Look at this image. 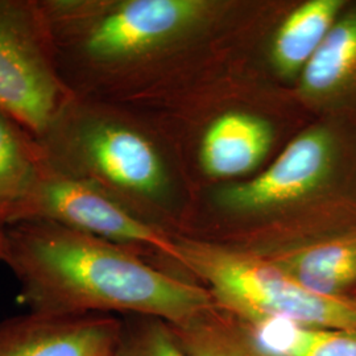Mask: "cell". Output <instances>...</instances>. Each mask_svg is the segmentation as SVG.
<instances>
[{"instance_id": "obj_7", "label": "cell", "mask_w": 356, "mask_h": 356, "mask_svg": "<svg viewBox=\"0 0 356 356\" xmlns=\"http://www.w3.org/2000/svg\"><path fill=\"white\" fill-rule=\"evenodd\" d=\"M341 147L329 127L306 129L259 176L220 193V204L235 211H260L323 191L339 164Z\"/></svg>"}, {"instance_id": "obj_17", "label": "cell", "mask_w": 356, "mask_h": 356, "mask_svg": "<svg viewBox=\"0 0 356 356\" xmlns=\"http://www.w3.org/2000/svg\"><path fill=\"white\" fill-rule=\"evenodd\" d=\"M6 231H7V225L0 220V254L3 252V247L6 242Z\"/></svg>"}, {"instance_id": "obj_14", "label": "cell", "mask_w": 356, "mask_h": 356, "mask_svg": "<svg viewBox=\"0 0 356 356\" xmlns=\"http://www.w3.org/2000/svg\"><path fill=\"white\" fill-rule=\"evenodd\" d=\"M172 329L189 356H276L243 325L223 317L219 307Z\"/></svg>"}, {"instance_id": "obj_4", "label": "cell", "mask_w": 356, "mask_h": 356, "mask_svg": "<svg viewBox=\"0 0 356 356\" xmlns=\"http://www.w3.org/2000/svg\"><path fill=\"white\" fill-rule=\"evenodd\" d=\"M181 266L209 285L216 306L251 325L356 330L355 297L313 292L269 257L211 243L177 241Z\"/></svg>"}, {"instance_id": "obj_8", "label": "cell", "mask_w": 356, "mask_h": 356, "mask_svg": "<svg viewBox=\"0 0 356 356\" xmlns=\"http://www.w3.org/2000/svg\"><path fill=\"white\" fill-rule=\"evenodd\" d=\"M120 331L107 314L29 310L0 321V356H114Z\"/></svg>"}, {"instance_id": "obj_10", "label": "cell", "mask_w": 356, "mask_h": 356, "mask_svg": "<svg viewBox=\"0 0 356 356\" xmlns=\"http://www.w3.org/2000/svg\"><path fill=\"white\" fill-rule=\"evenodd\" d=\"M269 259L313 292L356 298V229Z\"/></svg>"}, {"instance_id": "obj_11", "label": "cell", "mask_w": 356, "mask_h": 356, "mask_svg": "<svg viewBox=\"0 0 356 356\" xmlns=\"http://www.w3.org/2000/svg\"><path fill=\"white\" fill-rule=\"evenodd\" d=\"M356 85V8L342 13L301 72L302 92L330 101Z\"/></svg>"}, {"instance_id": "obj_13", "label": "cell", "mask_w": 356, "mask_h": 356, "mask_svg": "<svg viewBox=\"0 0 356 356\" xmlns=\"http://www.w3.org/2000/svg\"><path fill=\"white\" fill-rule=\"evenodd\" d=\"M41 172L35 136L0 110V220L7 226Z\"/></svg>"}, {"instance_id": "obj_9", "label": "cell", "mask_w": 356, "mask_h": 356, "mask_svg": "<svg viewBox=\"0 0 356 356\" xmlns=\"http://www.w3.org/2000/svg\"><path fill=\"white\" fill-rule=\"evenodd\" d=\"M273 141L267 120L256 115L229 111L209 126L201 141V164L214 178H235L252 172Z\"/></svg>"}, {"instance_id": "obj_16", "label": "cell", "mask_w": 356, "mask_h": 356, "mask_svg": "<svg viewBox=\"0 0 356 356\" xmlns=\"http://www.w3.org/2000/svg\"><path fill=\"white\" fill-rule=\"evenodd\" d=\"M285 356H356V330L296 327Z\"/></svg>"}, {"instance_id": "obj_1", "label": "cell", "mask_w": 356, "mask_h": 356, "mask_svg": "<svg viewBox=\"0 0 356 356\" xmlns=\"http://www.w3.org/2000/svg\"><path fill=\"white\" fill-rule=\"evenodd\" d=\"M0 261L19 284V300L33 312H122L178 327L218 307L207 289L131 248L47 220L7 226Z\"/></svg>"}, {"instance_id": "obj_5", "label": "cell", "mask_w": 356, "mask_h": 356, "mask_svg": "<svg viewBox=\"0 0 356 356\" xmlns=\"http://www.w3.org/2000/svg\"><path fill=\"white\" fill-rule=\"evenodd\" d=\"M70 97L38 0H0V110L33 136Z\"/></svg>"}, {"instance_id": "obj_3", "label": "cell", "mask_w": 356, "mask_h": 356, "mask_svg": "<svg viewBox=\"0 0 356 356\" xmlns=\"http://www.w3.org/2000/svg\"><path fill=\"white\" fill-rule=\"evenodd\" d=\"M35 140L44 170L89 182L141 216V207L168 200L170 175L159 141L107 102L70 95Z\"/></svg>"}, {"instance_id": "obj_2", "label": "cell", "mask_w": 356, "mask_h": 356, "mask_svg": "<svg viewBox=\"0 0 356 356\" xmlns=\"http://www.w3.org/2000/svg\"><path fill=\"white\" fill-rule=\"evenodd\" d=\"M38 1L65 89L94 101L156 63L207 8L201 0Z\"/></svg>"}, {"instance_id": "obj_12", "label": "cell", "mask_w": 356, "mask_h": 356, "mask_svg": "<svg viewBox=\"0 0 356 356\" xmlns=\"http://www.w3.org/2000/svg\"><path fill=\"white\" fill-rule=\"evenodd\" d=\"M343 0H309L281 24L272 45V60L282 76L301 73L343 13Z\"/></svg>"}, {"instance_id": "obj_6", "label": "cell", "mask_w": 356, "mask_h": 356, "mask_svg": "<svg viewBox=\"0 0 356 356\" xmlns=\"http://www.w3.org/2000/svg\"><path fill=\"white\" fill-rule=\"evenodd\" d=\"M47 220L127 248L148 250L181 264L177 239L89 182L42 169L32 191L10 216L8 226Z\"/></svg>"}, {"instance_id": "obj_15", "label": "cell", "mask_w": 356, "mask_h": 356, "mask_svg": "<svg viewBox=\"0 0 356 356\" xmlns=\"http://www.w3.org/2000/svg\"><path fill=\"white\" fill-rule=\"evenodd\" d=\"M141 318L128 329L122 325L114 356H189L170 325L160 319Z\"/></svg>"}]
</instances>
